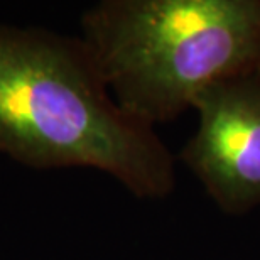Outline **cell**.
I'll return each mask as SVG.
<instances>
[{"mask_svg":"<svg viewBox=\"0 0 260 260\" xmlns=\"http://www.w3.org/2000/svg\"><path fill=\"white\" fill-rule=\"evenodd\" d=\"M0 155L30 169L90 168L160 200L174 155L113 100L80 36L0 24Z\"/></svg>","mask_w":260,"mask_h":260,"instance_id":"obj_1","label":"cell"},{"mask_svg":"<svg viewBox=\"0 0 260 260\" xmlns=\"http://www.w3.org/2000/svg\"><path fill=\"white\" fill-rule=\"evenodd\" d=\"M80 29L113 100L150 127L211 83L260 70V0H102Z\"/></svg>","mask_w":260,"mask_h":260,"instance_id":"obj_2","label":"cell"},{"mask_svg":"<svg viewBox=\"0 0 260 260\" xmlns=\"http://www.w3.org/2000/svg\"><path fill=\"white\" fill-rule=\"evenodd\" d=\"M200 123L179 159L226 215L260 206V70L198 91Z\"/></svg>","mask_w":260,"mask_h":260,"instance_id":"obj_3","label":"cell"}]
</instances>
